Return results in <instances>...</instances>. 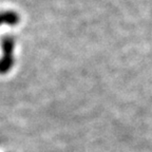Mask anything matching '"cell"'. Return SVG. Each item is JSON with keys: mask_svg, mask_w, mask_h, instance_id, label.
<instances>
[{"mask_svg": "<svg viewBox=\"0 0 152 152\" xmlns=\"http://www.w3.org/2000/svg\"><path fill=\"white\" fill-rule=\"evenodd\" d=\"M16 21H18V18L16 17V15H14L13 13H1L0 14V24L2 22H7V23H16Z\"/></svg>", "mask_w": 152, "mask_h": 152, "instance_id": "obj_1", "label": "cell"}]
</instances>
